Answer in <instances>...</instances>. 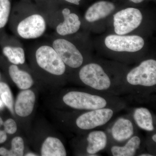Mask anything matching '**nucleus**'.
Masks as SVG:
<instances>
[{
  "instance_id": "6",
  "label": "nucleus",
  "mask_w": 156,
  "mask_h": 156,
  "mask_svg": "<svg viewBox=\"0 0 156 156\" xmlns=\"http://www.w3.org/2000/svg\"><path fill=\"white\" fill-rule=\"evenodd\" d=\"M105 44L107 48L112 51L134 53L143 48L144 41L137 35H109L105 38Z\"/></svg>"
},
{
  "instance_id": "15",
  "label": "nucleus",
  "mask_w": 156,
  "mask_h": 156,
  "mask_svg": "<svg viewBox=\"0 0 156 156\" xmlns=\"http://www.w3.org/2000/svg\"><path fill=\"white\" fill-rule=\"evenodd\" d=\"M9 73L11 79L20 89H27L33 84L31 76L26 72L21 70L16 65H11L9 68Z\"/></svg>"
},
{
  "instance_id": "17",
  "label": "nucleus",
  "mask_w": 156,
  "mask_h": 156,
  "mask_svg": "<svg viewBox=\"0 0 156 156\" xmlns=\"http://www.w3.org/2000/svg\"><path fill=\"white\" fill-rule=\"evenodd\" d=\"M140 143L141 140L138 136H133L124 146H113L111 148L112 153L114 156H134L139 148Z\"/></svg>"
},
{
  "instance_id": "1",
  "label": "nucleus",
  "mask_w": 156,
  "mask_h": 156,
  "mask_svg": "<svg viewBox=\"0 0 156 156\" xmlns=\"http://www.w3.org/2000/svg\"><path fill=\"white\" fill-rule=\"evenodd\" d=\"M37 63L40 67L52 74L61 76L64 73L66 66L53 47L43 45L35 53Z\"/></svg>"
},
{
  "instance_id": "21",
  "label": "nucleus",
  "mask_w": 156,
  "mask_h": 156,
  "mask_svg": "<svg viewBox=\"0 0 156 156\" xmlns=\"http://www.w3.org/2000/svg\"><path fill=\"white\" fill-rule=\"evenodd\" d=\"M0 96L9 110L14 114V99L10 87L7 84L0 82Z\"/></svg>"
},
{
  "instance_id": "18",
  "label": "nucleus",
  "mask_w": 156,
  "mask_h": 156,
  "mask_svg": "<svg viewBox=\"0 0 156 156\" xmlns=\"http://www.w3.org/2000/svg\"><path fill=\"white\" fill-rule=\"evenodd\" d=\"M134 119L139 128L146 131H154L152 117L148 109L145 108H136L134 112Z\"/></svg>"
},
{
  "instance_id": "12",
  "label": "nucleus",
  "mask_w": 156,
  "mask_h": 156,
  "mask_svg": "<svg viewBox=\"0 0 156 156\" xmlns=\"http://www.w3.org/2000/svg\"><path fill=\"white\" fill-rule=\"evenodd\" d=\"M115 9L113 3L107 1H100L89 7L85 13V18L88 22H95L109 16Z\"/></svg>"
},
{
  "instance_id": "22",
  "label": "nucleus",
  "mask_w": 156,
  "mask_h": 156,
  "mask_svg": "<svg viewBox=\"0 0 156 156\" xmlns=\"http://www.w3.org/2000/svg\"><path fill=\"white\" fill-rule=\"evenodd\" d=\"M11 10L9 0H0V29L5 27L8 23Z\"/></svg>"
},
{
  "instance_id": "30",
  "label": "nucleus",
  "mask_w": 156,
  "mask_h": 156,
  "mask_svg": "<svg viewBox=\"0 0 156 156\" xmlns=\"http://www.w3.org/2000/svg\"><path fill=\"white\" fill-rule=\"evenodd\" d=\"M141 156H151V155L149 154H142L140 155Z\"/></svg>"
},
{
  "instance_id": "20",
  "label": "nucleus",
  "mask_w": 156,
  "mask_h": 156,
  "mask_svg": "<svg viewBox=\"0 0 156 156\" xmlns=\"http://www.w3.org/2000/svg\"><path fill=\"white\" fill-rule=\"evenodd\" d=\"M24 146L23 140L20 136L13 138L10 150L5 147L0 148V155L3 156H21L23 155Z\"/></svg>"
},
{
  "instance_id": "29",
  "label": "nucleus",
  "mask_w": 156,
  "mask_h": 156,
  "mask_svg": "<svg viewBox=\"0 0 156 156\" xmlns=\"http://www.w3.org/2000/svg\"><path fill=\"white\" fill-rule=\"evenodd\" d=\"M152 139L155 142H156V134H154L152 136Z\"/></svg>"
},
{
  "instance_id": "27",
  "label": "nucleus",
  "mask_w": 156,
  "mask_h": 156,
  "mask_svg": "<svg viewBox=\"0 0 156 156\" xmlns=\"http://www.w3.org/2000/svg\"><path fill=\"white\" fill-rule=\"evenodd\" d=\"M3 124H4V122H3L2 119L0 117V128H1V126L3 125Z\"/></svg>"
},
{
  "instance_id": "19",
  "label": "nucleus",
  "mask_w": 156,
  "mask_h": 156,
  "mask_svg": "<svg viewBox=\"0 0 156 156\" xmlns=\"http://www.w3.org/2000/svg\"><path fill=\"white\" fill-rule=\"evenodd\" d=\"M3 53L13 64H23L25 62V52L21 47L7 46L3 48Z\"/></svg>"
},
{
  "instance_id": "14",
  "label": "nucleus",
  "mask_w": 156,
  "mask_h": 156,
  "mask_svg": "<svg viewBox=\"0 0 156 156\" xmlns=\"http://www.w3.org/2000/svg\"><path fill=\"white\" fill-rule=\"evenodd\" d=\"M42 156H66L67 155L63 144L56 137L49 136L42 144Z\"/></svg>"
},
{
  "instance_id": "16",
  "label": "nucleus",
  "mask_w": 156,
  "mask_h": 156,
  "mask_svg": "<svg viewBox=\"0 0 156 156\" xmlns=\"http://www.w3.org/2000/svg\"><path fill=\"white\" fill-rule=\"evenodd\" d=\"M87 141V152L90 154H94L102 150L106 147V134L102 131H92L88 135Z\"/></svg>"
},
{
  "instance_id": "26",
  "label": "nucleus",
  "mask_w": 156,
  "mask_h": 156,
  "mask_svg": "<svg viewBox=\"0 0 156 156\" xmlns=\"http://www.w3.org/2000/svg\"><path fill=\"white\" fill-rule=\"evenodd\" d=\"M131 2H133L134 3H136V4H138V3H140L143 2L144 0H131Z\"/></svg>"
},
{
  "instance_id": "5",
  "label": "nucleus",
  "mask_w": 156,
  "mask_h": 156,
  "mask_svg": "<svg viewBox=\"0 0 156 156\" xmlns=\"http://www.w3.org/2000/svg\"><path fill=\"white\" fill-rule=\"evenodd\" d=\"M114 27L118 35H126L137 28L141 24L143 15L138 9L128 8L114 15Z\"/></svg>"
},
{
  "instance_id": "9",
  "label": "nucleus",
  "mask_w": 156,
  "mask_h": 156,
  "mask_svg": "<svg viewBox=\"0 0 156 156\" xmlns=\"http://www.w3.org/2000/svg\"><path fill=\"white\" fill-rule=\"evenodd\" d=\"M113 111L104 108L93 110L79 116L76 121L78 128L83 130H91L106 124L112 119Z\"/></svg>"
},
{
  "instance_id": "28",
  "label": "nucleus",
  "mask_w": 156,
  "mask_h": 156,
  "mask_svg": "<svg viewBox=\"0 0 156 156\" xmlns=\"http://www.w3.org/2000/svg\"><path fill=\"white\" fill-rule=\"evenodd\" d=\"M26 156H36V155L35 154L33 153H29L27 154L26 155Z\"/></svg>"
},
{
  "instance_id": "31",
  "label": "nucleus",
  "mask_w": 156,
  "mask_h": 156,
  "mask_svg": "<svg viewBox=\"0 0 156 156\" xmlns=\"http://www.w3.org/2000/svg\"><path fill=\"white\" fill-rule=\"evenodd\" d=\"M2 105H3L2 102V101H1V100H0V107L2 106Z\"/></svg>"
},
{
  "instance_id": "7",
  "label": "nucleus",
  "mask_w": 156,
  "mask_h": 156,
  "mask_svg": "<svg viewBox=\"0 0 156 156\" xmlns=\"http://www.w3.org/2000/svg\"><path fill=\"white\" fill-rule=\"evenodd\" d=\"M47 28L44 18L39 14H34L23 19L18 23L17 32L24 39H34L42 36Z\"/></svg>"
},
{
  "instance_id": "8",
  "label": "nucleus",
  "mask_w": 156,
  "mask_h": 156,
  "mask_svg": "<svg viewBox=\"0 0 156 156\" xmlns=\"http://www.w3.org/2000/svg\"><path fill=\"white\" fill-rule=\"evenodd\" d=\"M53 48L65 64L73 68L80 67L83 58L72 43L64 39H57L53 43Z\"/></svg>"
},
{
  "instance_id": "25",
  "label": "nucleus",
  "mask_w": 156,
  "mask_h": 156,
  "mask_svg": "<svg viewBox=\"0 0 156 156\" xmlns=\"http://www.w3.org/2000/svg\"><path fill=\"white\" fill-rule=\"evenodd\" d=\"M66 2H68L71 4H74L76 5H80V2L81 0H65Z\"/></svg>"
},
{
  "instance_id": "2",
  "label": "nucleus",
  "mask_w": 156,
  "mask_h": 156,
  "mask_svg": "<svg viewBox=\"0 0 156 156\" xmlns=\"http://www.w3.org/2000/svg\"><path fill=\"white\" fill-rule=\"evenodd\" d=\"M63 101L68 106L80 110H93L104 108L106 100L97 95L78 91H72L63 96Z\"/></svg>"
},
{
  "instance_id": "23",
  "label": "nucleus",
  "mask_w": 156,
  "mask_h": 156,
  "mask_svg": "<svg viewBox=\"0 0 156 156\" xmlns=\"http://www.w3.org/2000/svg\"><path fill=\"white\" fill-rule=\"evenodd\" d=\"M4 129L6 133L13 134L16 132L17 130V126L16 122L12 119H10L6 120L3 124Z\"/></svg>"
},
{
  "instance_id": "10",
  "label": "nucleus",
  "mask_w": 156,
  "mask_h": 156,
  "mask_svg": "<svg viewBox=\"0 0 156 156\" xmlns=\"http://www.w3.org/2000/svg\"><path fill=\"white\" fill-rule=\"evenodd\" d=\"M64 20L57 25L56 32L61 36H66L76 33L80 28L81 22L79 16L75 13H71L67 8L62 11Z\"/></svg>"
},
{
  "instance_id": "13",
  "label": "nucleus",
  "mask_w": 156,
  "mask_h": 156,
  "mask_svg": "<svg viewBox=\"0 0 156 156\" xmlns=\"http://www.w3.org/2000/svg\"><path fill=\"white\" fill-rule=\"evenodd\" d=\"M134 134V127L131 121L121 118L117 120L112 128L113 137L118 141L129 139Z\"/></svg>"
},
{
  "instance_id": "4",
  "label": "nucleus",
  "mask_w": 156,
  "mask_h": 156,
  "mask_svg": "<svg viewBox=\"0 0 156 156\" xmlns=\"http://www.w3.org/2000/svg\"><path fill=\"white\" fill-rule=\"evenodd\" d=\"M128 83L134 86L151 87L156 84V61L150 59L143 61L131 70L127 76Z\"/></svg>"
},
{
  "instance_id": "3",
  "label": "nucleus",
  "mask_w": 156,
  "mask_h": 156,
  "mask_svg": "<svg viewBox=\"0 0 156 156\" xmlns=\"http://www.w3.org/2000/svg\"><path fill=\"white\" fill-rule=\"evenodd\" d=\"M79 76L83 83L96 90H106L111 85L108 76L102 67L97 63L84 66L80 70Z\"/></svg>"
},
{
  "instance_id": "24",
  "label": "nucleus",
  "mask_w": 156,
  "mask_h": 156,
  "mask_svg": "<svg viewBox=\"0 0 156 156\" xmlns=\"http://www.w3.org/2000/svg\"><path fill=\"white\" fill-rule=\"evenodd\" d=\"M7 139V135L5 131H0V144L3 143Z\"/></svg>"
},
{
  "instance_id": "11",
  "label": "nucleus",
  "mask_w": 156,
  "mask_h": 156,
  "mask_svg": "<svg viewBox=\"0 0 156 156\" xmlns=\"http://www.w3.org/2000/svg\"><path fill=\"white\" fill-rule=\"evenodd\" d=\"M35 100V95L31 90L25 89L21 91L15 102V112L19 116H28L33 111Z\"/></svg>"
}]
</instances>
